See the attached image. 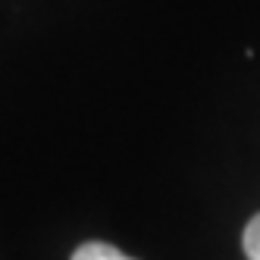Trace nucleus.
Returning <instances> with one entry per match:
<instances>
[{"label":"nucleus","instance_id":"obj_1","mask_svg":"<svg viewBox=\"0 0 260 260\" xmlns=\"http://www.w3.org/2000/svg\"><path fill=\"white\" fill-rule=\"evenodd\" d=\"M72 260H132V257H125L119 248L104 245V241H88L72 254Z\"/></svg>","mask_w":260,"mask_h":260},{"label":"nucleus","instance_id":"obj_2","mask_svg":"<svg viewBox=\"0 0 260 260\" xmlns=\"http://www.w3.org/2000/svg\"><path fill=\"white\" fill-rule=\"evenodd\" d=\"M241 248H245L248 260H260V213L245 226V238H241Z\"/></svg>","mask_w":260,"mask_h":260}]
</instances>
